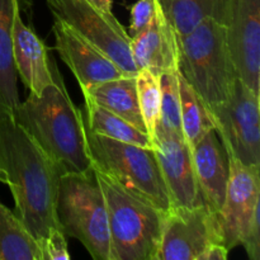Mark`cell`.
<instances>
[{
	"mask_svg": "<svg viewBox=\"0 0 260 260\" xmlns=\"http://www.w3.org/2000/svg\"><path fill=\"white\" fill-rule=\"evenodd\" d=\"M53 81L40 96L29 94L13 109L17 121L29 132L63 173L93 169L86 144L83 112L71 101L60 70L51 58Z\"/></svg>",
	"mask_w": 260,
	"mask_h": 260,
	"instance_id": "7a4b0ae2",
	"label": "cell"
},
{
	"mask_svg": "<svg viewBox=\"0 0 260 260\" xmlns=\"http://www.w3.org/2000/svg\"><path fill=\"white\" fill-rule=\"evenodd\" d=\"M61 172L32 135L0 102V183L9 187L17 217L41 248L56 217V193ZM61 230V229H60Z\"/></svg>",
	"mask_w": 260,
	"mask_h": 260,
	"instance_id": "6da1fadb",
	"label": "cell"
},
{
	"mask_svg": "<svg viewBox=\"0 0 260 260\" xmlns=\"http://www.w3.org/2000/svg\"><path fill=\"white\" fill-rule=\"evenodd\" d=\"M56 217L62 233L75 238L95 260H111L108 212L94 169L60 175Z\"/></svg>",
	"mask_w": 260,
	"mask_h": 260,
	"instance_id": "5b68a950",
	"label": "cell"
},
{
	"mask_svg": "<svg viewBox=\"0 0 260 260\" xmlns=\"http://www.w3.org/2000/svg\"><path fill=\"white\" fill-rule=\"evenodd\" d=\"M225 29L239 80L260 95V0H230Z\"/></svg>",
	"mask_w": 260,
	"mask_h": 260,
	"instance_id": "8fae6325",
	"label": "cell"
},
{
	"mask_svg": "<svg viewBox=\"0 0 260 260\" xmlns=\"http://www.w3.org/2000/svg\"><path fill=\"white\" fill-rule=\"evenodd\" d=\"M161 86V113H160L159 128L182 135V119H180V90L179 71L167 73L160 76Z\"/></svg>",
	"mask_w": 260,
	"mask_h": 260,
	"instance_id": "cb8c5ba5",
	"label": "cell"
},
{
	"mask_svg": "<svg viewBox=\"0 0 260 260\" xmlns=\"http://www.w3.org/2000/svg\"><path fill=\"white\" fill-rule=\"evenodd\" d=\"M89 3L96 7L98 9H101L102 12H104L108 15H114L112 12V7H113V0H88Z\"/></svg>",
	"mask_w": 260,
	"mask_h": 260,
	"instance_id": "f1b7e54d",
	"label": "cell"
},
{
	"mask_svg": "<svg viewBox=\"0 0 260 260\" xmlns=\"http://www.w3.org/2000/svg\"><path fill=\"white\" fill-rule=\"evenodd\" d=\"M228 159V187L218 215L223 243L231 251L241 245L251 220L260 211V167L245 165L234 156Z\"/></svg>",
	"mask_w": 260,
	"mask_h": 260,
	"instance_id": "30bf717a",
	"label": "cell"
},
{
	"mask_svg": "<svg viewBox=\"0 0 260 260\" xmlns=\"http://www.w3.org/2000/svg\"><path fill=\"white\" fill-rule=\"evenodd\" d=\"M207 113L228 156L260 167V95L238 79L230 98Z\"/></svg>",
	"mask_w": 260,
	"mask_h": 260,
	"instance_id": "52a82bcc",
	"label": "cell"
},
{
	"mask_svg": "<svg viewBox=\"0 0 260 260\" xmlns=\"http://www.w3.org/2000/svg\"><path fill=\"white\" fill-rule=\"evenodd\" d=\"M196 178L203 205L221 210L229 180V159L215 129H210L192 150Z\"/></svg>",
	"mask_w": 260,
	"mask_h": 260,
	"instance_id": "2e32d148",
	"label": "cell"
},
{
	"mask_svg": "<svg viewBox=\"0 0 260 260\" xmlns=\"http://www.w3.org/2000/svg\"><path fill=\"white\" fill-rule=\"evenodd\" d=\"M154 152L169 192L172 208L202 206L192 151L184 137L157 127L154 137Z\"/></svg>",
	"mask_w": 260,
	"mask_h": 260,
	"instance_id": "7c38bea8",
	"label": "cell"
},
{
	"mask_svg": "<svg viewBox=\"0 0 260 260\" xmlns=\"http://www.w3.org/2000/svg\"><path fill=\"white\" fill-rule=\"evenodd\" d=\"M46 4L53 18L70 25L124 73L136 75L131 37L114 15L106 14L88 0H46Z\"/></svg>",
	"mask_w": 260,
	"mask_h": 260,
	"instance_id": "ba28073f",
	"label": "cell"
},
{
	"mask_svg": "<svg viewBox=\"0 0 260 260\" xmlns=\"http://www.w3.org/2000/svg\"><path fill=\"white\" fill-rule=\"evenodd\" d=\"M180 90V119H182V132L188 147L192 151L196 145L210 129L213 128L212 121L206 111L192 86L179 73Z\"/></svg>",
	"mask_w": 260,
	"mask_h": 260,
	"instance_id": "7402d4cb",
	"label": "cell"
},
{
	"mask_svg": "<svg viewBox=\"0 0 260 260\" xmlns=\"http://www.w3.org/2000/svg\"><path fill=\"white\" fill-rule=\"evenodd\" d=\"M213 244H223L220 215L206 205L173 207L165 215L157 260H201Z\"/></svg>",
	"mask_w": 260,
	"mask_h": 260,
	"instance_id": "9c48e42d",
	"label": "cell"
},
{
	"mask_svg": "<svg viewBox=\"0 0 260 260\" xmlns=\"http://www.w3.org/2000/svg\"><path fill=\"white\" fill-rule=\"evenodd\" d=\"M81 112L85 127L93 134L119 142L154 149V144L145 132L137 129L117 114L90 102H84Z\"/></svg>",
	"mask_w": 260,
	"mask_h": 260,
	"instance_id": "ffe728a7",
	"label": "cell"
},
{
	"mask_svg": "<svg viewBox=\"0 0 260 260\" xmlns=\"http://www.w3.org/2000/svg\"><path fill=\"white\" fill-rule=\"evenodd\" d=\"M0 260H43L42 250L13 211L0 202Z\"/></svg>",
	"mask_w": 260,
	"mask_h": 260,
	"instance_id": "44dd1931",
	"label": "cell"
},
{
	"mask_svg": "<svg viewBox=\"0 0 260 260\" xmlns=\"http://www.w3.org/2000/svg\"><path fill=\"white\" fill-rule=\"evenodd\" d=\"M81 93L84 95V102H90L117 114L137 129L146 134L137 98L136 75H124L103 81Z\"/></svg>",
	"mask_w": 260,
	"mask_h": 260,
	"instance_id": "e0dca14e",
	"label": "cell"
},
{
	"mask_svg": "<svg viewBox=\"0 0 260 260\" xmlns=\"http://www.w3.org/2000/svg\"><path fill=\"white\" fill-rule=\"evenodd\" d=\"M25 13L32 17L30 0H0V102L15 109L19 101L17 71L13 63L12 33L15 13Z\"/></svg>",
	"mask_w": 260,
	"mask_h": 260,
	"instance_id": "ac0fdd59",
	"label": "cell"
},
{
	"mask_svg": "<svg viewBox=\"0 0 260 260\" xmlns=\"http://www.w3.org/2000/svg\"><path fill=\"white\" fill-rule=\"evenodd\" d=\"M94 172L108 212L111 260H157L167 213Z\"/></svg>",
	"mask_w": 260,
	"mask_h": 260,
	"instance_id": "277c9868",
	"label": "cell"
},
{
	"mask_svg": "<svg viewBox=\"0 0 260 260\" xmlns=\"http://www.w3.org/2000/svg\"><path fill=\"white\" fill-rule=\"evenodd\" d=\"M20 13V10L15 13L13 23V63L29 94L40 96L53 81L51 57L45 43L36 35L32 25L25 24Z\"/></svg>",
	"mask_w": 260,
	"mask_h": 260,
	"instance_id": "9a60e30c",
	"label": "cell"
},
{
	"mask_svg": "<svg viewBox=\"0 0 260 260\" xmlns=\"http://www.w3.org/2000/svg\"><path fill=\"white\" fill-rule=\"evenodd\" d=\"M85 124V123H84ZM93 169L103 173L129 194L167 213L172 208L154 149L119 142L93 134L85 127Z\"/></svg>",
	"mask_w": 260,
	"mask_h": 260,
	"instance_id": "8992f818",
	"label": "cell"
},
{
	"mask_svg": "<svg viewBox=\"0 0 260 260\" xmlns=\"http://www.w3.org/2000/svg\"><path fill=\"white\" fill-rule=\"evenodd\" d=\"M55 50L78 80L81 91L95 84L129 75L75 29L53 18Z\"/></svg>",
	"mask_w": 260,
	"mask_h": 260,
	"instance_id": "4fadbf2b",
	"label": "cell"
},
{
	"mask_svg": "<svg viewBox=\"0 0 260 260\" xmlns=\"http://www.w3.org/2000/svg\"><path fill=\"white\" fill-rule=\"evenodd\" d=\"M179 73L200 96L206 111L228 101L238 81L229 50L225 24L205 19L193 30L178 36Z\"/></svg>",
	"mask_w": 260,
	"mask_h": 260,
	"instance_id": "3957f363",
	"label": "cell"
},
{
	"mask_svg": "<svg viewBox=\"0 0 260 260\" xmlns=\"http://www.w3.org/2000/svg\"><path fill=\"white\" fill-rule=\"evenodd\" d=\"M131 51L139 70L145 69L156 76L179 71L178 36L160 3L151 24L131 38Z\"/></svg>",
	"mask_w": 260,
	"mask_h": 260,
	"instance_id": "5bb4252c",
	"label": "cell"
},
{
	"mask_svg": "<svg viewBox=\"0 0 260 260\" xmlns=\"http://www.w3.org/2000/svg\"><path fill=\"white\" fill-rule=\"evenodd\" d=\"M241 246L246 250V254L251 260H260V216L256 213L251 220L245 235H244Z\"/></svg>",
	"mask_w": 260,
	"mask_h": 260,
	"instance_id": "4316f807",
	"label": "cell"
},
{
	"mask_svg": "<svg viewBox=\"0 0 260 260\" xmlns=\"http://www.w3.org/2000/svg\"><path fill=\"white\" fill-rule=\"evenodd\" d=\"M41 250H42L43 260H69L68 241L66 235L60 229H52L45 240L41 243Z\"/></svg>",
	"mask_w": 260,
	"mask_h": 260,
	"instance_id": "484cf974",
	"label": "cell"
},
{
	"mask_svg": "<svg viewBox=\"0 0 260 260\" xmlns=\"http://www.w3.org/2000/svg\"><path fill=\"white\" fill-rule=\"evenodd\" d=\"M229 253L230 251L223 244H213L208 246L207 250L202 254L201 260H226Z\"/></svg>",
	"mask_w": 260,
	"mask_h": 260,
	"instance_id": "83f0119b",
	"label": "cell"
},
{
	"mask_svg": "<svg viewBox=\"0 0 260 260\" xmlns=\"http://www.w3.org/2000/svg\"><path fill=\"white\" fill-rule=\"evenodd\" d=\"M136 89L146 135L154 144V137L159 126L160 113H161L160 76L154 75L149 70L141 69L136 74Z\"/></svg>",
	"mask_w": 260,
	"mask_h": 260,
	"instance_id": "603a6c76",
	"label": "cell"
},
{
	"mask_svg": "<svg viewBox=\"0 0 260 260\" xmlns=\"http://www.w3.org/2000/svg\"><path fill=\"white\" fill-rule=\"evenodd\" d=\"M159 4V0H137L131 7L129 14H131V20H129V37L140 35L144 32L147 27L154 20L155 14H156V8Z\"/></svg>",
	"mask_w": 260,
	"mask_h": 260,
	"instance_id": "d4e9b609",
	"label": "cell"
},
{
	"mask_svg": "<svg viewBox=\"0 0 260 260\" xmlns=\"http://www.w3.org/2000/svg\"><path fill=\"white\" fill-rule=\"evenodd\" d=\"M159 3L177 36H184L208 18L225 24L230 0H159Z\"/></svg>",
	"mask_w": 260,
	"mask_h": 260,
	"instance_id": "d6986e66",
	"label": "cell"
}]
</instances>
